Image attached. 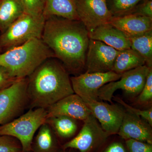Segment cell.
I'll return each mask as SVG.
<instances>
[{
    "label": "cell",
    "instance_id": "1",
    "mask_svg": "<svg viewBox=\"0 0 152 152\" xmlns=\"http://www.w3.org/2000/svg\"><path fill=\"white\" fill-rule=\"evenodd\" d=\"M42 39L68 72L78 73L85 69L90 38L81 21L56 16L47 18Z\"/></svg>",
    "mask_w": 152,
    "mask_h": 152
},
{
    "label": "cell",
    "instance_id": "2",
    "mask_svg": "<svg viewBox=\"0 0 152 152\" xmlns=\"http://www.w3.org/2000/svg\"><path fill=\"white\" fill-rule=\"evenodd\" d=\"M27 90L32 108L47 109L75 94L68 71L54 58L46 60L28 77Z\"/></svg>",
    "mask_w": 152,
    "mask_h": 152
},
{
    "label": "cell",
    "instance_id": "3",
    "mask_svg": "<svg viewBox=\"0 0 152 152\" xmlns=\"http://www.w3.org/2000/svg\"><path fill=\"white\" fill-rule=\"evenodd\" d=\"M56 58L42 39H34L0 54V66L17 79L28 77L42 63Z\"/></svg>",
    "mask_w": 152,
    "mask_h": 152
},
{
    "label": "cell",
    "instance_id": "4",
    "mask_svg": "<svg viewBox=\"0 0 152 152\" xmlns=\"http://www.w3.org/2000/svg\"><path fill=\"white\" fill-rule=\"evenodd\" d=\"M47 120L46 109H31L10 122L1 126L0 135L15 138L21 145L23 152H30L35 134Z\"/></svg>",
    "mask_w": 152,
    "mask_h": 152
},
{
    "label": "cell",
    "instance_id": "5",
    "mask_svg": "<svg viewBox=\"0 0 152 152\" xmlns=\"http://www.w3.org/2000/svg\"><path fill=\"white\" fill-rule=\"evenodd\" d=\"M45 18L24 13L0 36V48L7 50L34 39H42Z\"/></svg>",
    "mask_w": 152,
    "mask_h": 152
},
{
    "label": "cell",
    "instance_id": "6",
    "mask_svg": "<svg viewBox=\"0 0 152 152\" xmlns=\"http://www.w3.org/2000/svg\"><path fill=\"white\" fill-rule=\"evenodd\" d=\"M28 77L0 90V126L18 118L29 102Z\"/></svg>",
    "mask_w": 152,
    "mask_h": 152
},
{
    "label": "cell",
    "instance_id": "7",
    "mask_svg": "<svg viewBox=\"0 0 152 152\" xmlns=\"http://www.w3.org/2000/svg\"><path fill=\"white\" fill-rule=\"evenodd\" d=\"M150 68L145 65L121 74L119 80L108 83L99 90V99L113 103L114 94L119 89L129 96H138L143 88Z\"/></svg>",
    "mask_w": 152,
    "mask_h": 152
},
{
    "label": "cell",
    "instance_id": "8",
    "mask_svg": "<svg viewBox=\"0 0 152 152\" xmlns=\"http://www.w3.org/2000/svg\"><path fill=\"white\" fill-rule=\"evenodd\" d=\"M121 75L113 71L106 72H85L70 78L74 93L85 103L100 101L99 90L108 83L119 80Z\"/></svg>",
    "mask_w": 152,
    "mask_h": 152
},
{
    "label": "cell",
    "instance_id": "9",
    "mask_svg": "<svg viewBox=\"0 0 152 152\" xmlns=\"http://www.w3.org/2000/svg\"><path fill=\"white\" fill-rule=\"evenodd\" d=\"M79 20L88 31L108 23L113 18L107 4V0H75Z\"/></svg>",
    "mask_w": 152,
    "mask_h": 152
},
{
    "label": "cell",
    "instance_id": "10",
    "mask_svg": "<svg viewBox=\"0 0 152 152\" xmlns=\"http://www.w3.org/2000/svg\"><path fill=\"white\" fill-rule=\"evenodd\" d=\"M119 51L102 42L90 39L86 57V72L113 71Z\"/></svg>",
    "mask_w": 152,
    "mask_h": 152
},
{
    "label": "cell",
    "instance_id": "11",
    "mask_svg": "<svg viewBox=\"0 0 152 152\" xmlns=\"http://www.w3.org/2000/svg\"><path fill=\"white\" fill-rule=\"evenodd\" d=\"M83 121V126L80 132L72 140L64 145V149L72 148L80 152H88L98 142L109 136L92 114Z\"/></svg>",
    "mask_w": 152,
    "mask_h": 152
},
{
    "label": "cell",
    "instance_id": "12",
    "mask_svg": "<svg viewBox=\"0 0 152 152\" xmlns=\"http://www.w3.org/2000/svg\"><path fill=\"white\" fill-rule=\"evenodd\" d=\"M86 104L109 136L118 134L125 113L120 106L100 101Z\"/></svg>",
    "mask_w": 152,
    "mask_h": 152
},
{
    "label": "cell",
    "instance_id": "13",
    "mask_svg": "<svg viewBox=\"0 0 152 152\" xmlns=\"http://www.w3.org/2000/svg\"><path fill=\"white\" fill-rule=\"evenodd\" d=\"M46 110L47 119L66 116L74 119L84 121L92 114L85 102L75 94L60 100Z\"/></svg>",
    "mask_w": 152,
    "mask_h": 152
},
{
    "label": "cell",
    "instance_id": "14",
    "mask_svg": "<svg viewBox=\"0 0 152 152\" xmlns=\"http://www.w3.org/2000/svg\"><path fill=\"white\" fill-rule=\"evenodd\" d=\"M141 118L125 112L118 134L124 140L132 139L152 144V126Z\"/></svg>",
    "mask_w": 152,
    "mask_h": 152
},
{
    "label": "cell",
    "instance_id": "15",
    "mask_svg": "<svg viewBox=\"0 0 152 152\" xmlns=\"http://www.w3.org/2000/svg\"><path fill=\"white\" fill-rule=\"evenodd\" d=\"M109 23L121 31L129 39L152 30V18L134 14L113 17Z\"/></svg>",
    "mask_w": 152,
    "mask_h": 152
},
{
    "label": "cell",
    "instance_id": "16",
    "mask_svg": "<svg viewBox=\"0 0 152 152\" xmlns=\"http://www.w3.org/2000/svg\"><path fill=\"white\" fill-rule=\"evenodd\" d=\"M88 35L91 39L100 41L117 50L131 49L129 38L121 31L109 23L88 32Z\"/></svg>",
    "mask_w": 152,
    "mask_h": 152
},
{
    "label": "cell",
    "instance_id": "17",
    "mask_svg": "<svg viewBox=\"0 0 152 152\" xmlns=\"http://www.w3.org/2000/svg\"><path fill=\"white\" fill-rule=\"evenodd\" d=\"M43 15L45 19L56 16L80 20L75 0H45Z\"/></svg>",
    "mask_w": 152,
    "mask_h": 152
},
{
    "label": "cell",
    "instance_id": "18",
    "mask_svg": "<svg viewBox=\"0 0 152 152\" xmlns=\"http://www.w3.org/2000/svg\"><path fill=\"white\" fill-rule=\"evenodd\" d=\"M24 12L21 0H0V31L4 32Z\"/></svg>",
    "mask_w": 152,
    "mask_h": 152
},
{
    "label": "cell",
    "instance_id": "19",
    "mask_svg": "<svg viewBox=\"0 0 152 152\" xmlns=\"http://www.w3.org/2000/svg\"><path fill=\"white\" fill-rule=\"evenodd\" d=\"M145 65L143 58L132 49L119 51L114 62L113 71L121 75L136 68Z\"/></svg>",
    "mask_w": 152,
    "mask_h": 152
},
{
    "label": "cell",
    "instance_id": "20",
    "mask_svg": "<svg viewBox=\"0 0 152 152\" xmlns=\"http://www.w3.org/2000/svg\"><path fill=\"white\" fill-rule=\"evenodd\" d=\"M131 48L145 60V65L152 67V30L141 35L129 38Z\"/></svg>",
    "mask_w": 152,
    "mask_h": 152
},
{
    "label": "cell",
    "instance_id": "21",
    "mask_svg": "<svg viewBox=\"0 0 152 152\" xmlns=\"http://www.w3.org/2000/svg\"><path fill=\"white\" fill-rule=\"evenodd\" d=\"M76 120L66 116H59L48 118L46 123L49 124L60 137L69 138L75 134L77 129Z\"/></svg>",
    "mask_w": 152,
    "mask_h": 152
},
{
    "label": "cell",
    "instance_id": "22",
    "mask_svg": "<svg viewBox=\"0 0 152 152\" xmlns=\"http://www.w3.org/2000/svg\"><path fill=\"white\" fill-rule=\"evenodd\" d=\"M34 144V152H53L55 143L52 128L45 123L39 128Z\"/></svg>",
    "mask_w": 152,
    "mask_h": 152
},
{
    "label": "cell",
    "instance_id": "23",
    "mask_svg": "<svg viewBox=\"0 0 152 152\" xmlns=\"http://www.w3.org/2000/svg\"><path fill=\"white\" fill-rule=\"evenodd\" d=\"M144 0H107L109 10L113 17L131 14L137 6Z\"/></svg>",
    "mask_w": 152,
    "mask_h": 152
},
{
    "label": "cell",
    "instance_id": "24",
    "mask_svg": "<svg viewBox=\"0 0 152 152\" xmlns=\"http://www.w3.org/2000/svg\"><path fill=\"white\" fill-rule=\"evenodd\" d=\"M113 99L125 108L127 112L140 117L142 118L146 121L147 122L152 126V107L146 110H139V109L135 108L132 106L126 103L121 98L113 96Z\"/></svg>",
    "mask_w": 152,
    "mask_h": 152
},
{
    "label": "cell",
    "instance_id": "25",
    "mask_svg": "<svg viewBox=\"0 0 152 152\" xmlns=\"http://www.w3.org/2000/svg\"><path fill=\"white\" fill-rule=\"evenodd\" d=\"M0 152H23L21 145L13 137L0 135Z\"/></svg>",
    "mask_w": 152,
    "mask_h": 152
},
{
    "label": "cell",
    "instance_id": "26",
    "mask_svg": "<svg viewBox=\"0 0 152 152\" xmlns=\"http://www.w3.org/2000/svg\"><path fill=\"white\" fill-rule=\"evenodd\" d=\"M24 12L34 16L43 15L45 0H21Z\"/></svg>",
    "mask_w": 152,
    "mask_h": 152
},
{
    "label": "cell",
    "instance_id": "27",
    "mask_svg": "<svg viewBox=\"0 0 152 152\" xmlns=\"http://www.w3.org/2000/svg\"><path fill=\"white\" fill-rule=\"evenodd\" d=\"M152 100V68H151L143 88L138 96L137 102L140 104H146L151 102Z\"/></svg>",
    "mask_w": 152,
    "mask_h": 152
},
{
    "label": "cell",
    "instance_id": "28",
    "mask_svg": "<svg viewBox=\"0 0 152 152\" xmlns=\"http://www.w3.org/2000/svg\"><path fill=\"white\" fill-rule=\"evenodd\" d=\"M129 152H152V144L132 139L126 140Z\"/></svg>",
    "mask_w": 152,
    "mask_h": 152
},
{
    "label": "cell",
    "instance_id": "29",
    "mask_svg": "<svg viewBox=\"0 0 152 152\" xmlns=\"http://www.w3.org/2000/svg\"><path fill=\"white\" fill-rule=\"evenodd\" d=\"M131 14L152 18V0H144L137 6Z\"/></svg>",
    "mask_w": 152,
    "mask_h": 152
},
{
    "label": "cell",
    "instance_id": "30",
    "mask_svg": "<svg viewBox=\"0 0 152 152\" xmlns=\"http://www.w3.org/2000/svg\"><path fill=\"white\" fill-rule=\"evenodd\" d=\"M17 80L11 75L5 68L0 66V90L8 86Z\"/></svg>",
    "mask_w": 152,
    "mask_h": 152
},
{
    "label": "cell",
    "instance_id": "31",
    "mask_svg": "<svg viewBox=\"0 0 152 152\" xmlns=\"http://www.w3.org/2000/svg\"><path fill=\"white\" fill-rule=\"evenodd\" d=\"M105 152H126L123 145L120 143L112 144L106 150Z\"/></svg>",
    "mask_w": 152,
    "mask_h": 152
},
{
    "label": "cell",
    "instance_id": "32",
    "mask_svg": "<svg viewBox=\"0 0 152 152\" xmlns=\"http://www.w3.org/2000/svg\"><path fill=\"white\" fill-rule=\"evenodd\" d=\"M31 152V151H30V152Z\"/></svg>",
    "mask_w": 152,
    "mask_h": 152
}]
</instances>
